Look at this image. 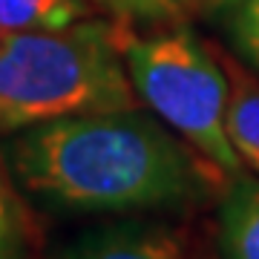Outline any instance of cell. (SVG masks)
<instances>
[{
    "mask_svg": "<svg viewBox=\"0 0 259 259\" xmlns=\"http://www.w3.org/2000/svg\"><path fill=\"white\" fill-rule=\"evenodd\" d=\"M3 156L23 193L66 213H187L231 182L139 107L12 133Z\"/></svg>",
    "mask_w": 259,
    "mask_h": 259,
    "instance_id": "cell-1",
    "label": "cell"
},
{
    "mask_svg": "<svg viewBox=\"0 0 259 259\" xmlns=\"http://www.w3.org/2000/svg\"><path fill=\"white\" fill-rule=\"evenodd\" d=\"M139 101L112 18L0 37V136L83 112L133 110Z\"/></svg>",
    "mask_w": 259,
    "mask_h": 259,
    "instance_id": "cell-2",
    "label": "cell"
},
{
    "mask_svg": "<svg viewBox=\"0 0 259 259\" xmlns=\"http://www.w3.org/2000/svg\"><path fill=\"white\" fill-rule=\"evenodd\" d=\"M121 55L139 98L167 127L231 182L245 176V164L225 133L228 72L185 23L158 26L153 35L121 26Z\"/></svg>",
    "mask_w": 259,
    "mask_h": 259,
    "instance_id": "cell-3",
    "label": "cell"
},
{
    "mask_svg": "<svg viewBox=\"0 0 259 259\" xmlns=\"http://www.w3.org/2000/svg\"><path fill=\"white\" fill-rule=\"evenodd\" d=\"M61 259H187V248L173 228L130 219L78 236Z\"/></svg>",
    "mask_w": 259,
    "mask_h": 259,
    "instance_id": "cell-4",
    "label": "cell"
},
{
    "mask_svg": "<svg viewBox=\"0 0 259 259\" xmlns=\"http://www.w3.org/2000/svg\"><path fill=\"white\" fill-rule=\"evenodd\" d=\"M228 72L225 133L233 153L259 179V78L231 58H222Z\"/></svg>",
    "mask_w": 259,
    "mask_h": 259,
    "instance_id": "cell-5",
    "label": "cell"
},
{
    "mask_svg": "<svg viewBox=\"0 0 259 259\" xmlns=\"http://www.w3.org/2000/svg\"><path fill=\"white\" fill-rule=\"evenodd\" d=\"M219 242L225 259H259V179H233L222 193Z\"/></svg>",
    "mask_w": 259,
    "mask_h": 259,
    "instance_id": "cell-6",
    "label": "cell"
},
{
    "mask_svg": "<svg viewBox=\"0 0 259 259\" xmlns=\"http://www.w3.org/2000/svg\"><path fill=\"white\" fill-rule=\"evenodd\" d=\"M37 225L0 150V259H35Z\"/></svg>",
    "mask_w": 259,
    "mask_h": 259,
    "instance_id": "cell-7",
    "label": "cell"
},
{
    "mask_svg": "<svg viewBox=\"0 0 259 259\" xmlns=\"http://www.w3.org/2000/svg\"><path fill=\"white\" fill-rule=\"evenodd\" d=\"M93 15V0H0V32L64 29Z\"/></svg>",
    "mask_w": 259,
    "mask_h": 259,
    "instance_id": "cell-8",
    "label": "cell"
},
{
    "mask_svg": "<svg viewBox=\"0 0 259 259\" xmlns=\"http://www.w3.org/2000/svg\"><path fill=\"white\" fill-rule=\"evenodd\" d=\"M95 9L107 12L115 23L130 29L139 26H176L196 12H207L213 0H93Z\"/></svg>",
    "mask_w": 259,
    "mask_h": 259,
    "instance_id": "cell-9",
    "label": "cell"
},
{
    "mask_svg": "<svg viewBox=\"0 0 259 259\" xmlns=\"http://www.w3.org/2000/svg\"><path fill=\"white\" fill-rule=\"evenodd\" d=\"M207 18L222 29L236 55L259 72V0H213Z\"/></svg>",
    "mask_w": 259,
    "mask_h": 259,
    "instance_id": "cell-10",
    "label": "cell"
},
{
    "mask_svg": "<svg viewBox=\"0 0 259 259\" xmlns=\"http://www.w3.org/2000/svg\"><path fill=\"white\" fill-rule=\"evenodd\" d=\"M202 259H213V256H202Z\"/></svg>",
    "mask_w": 259,
    "mask_h": 259,
    "instance_id": "cell-11",
    "label": "cell"
},
{
    "mask_svg": "<svg viewBox=\"0 0 259 259\" xmlns=\"http://www.w3.org/2000/svg\"><path fill=\"white\" fill-rule=\"evenodd\" d=\"M3 35H6V32H0V37H3Z\"/></svg>",
    "mask_w": 259,
    "mask_h": 259,
    "instance_id": "cell-12",
    "label": "cell"
}]
</instances>
